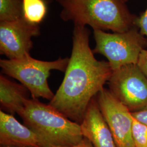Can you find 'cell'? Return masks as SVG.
Returning a JSON list of instances; mask_svg holds the SVG:
<instances>
[{
  "mask_svg": "<svg viewBox=\"0 0 147 147\" xmlns=\"http://www.w3.org/2000/svg\"><path fill=\"white\" fill-rule=\"evenodd\" d=\"M93 34L96 43L93 53L105 56L113 71L126 65L137 64L147 45V38L134 27L112 33L95 30Z\"/></svg>",
  "mask_w": 147,
  "mask_h": 147,
  "instance_id": "5b68a950",
  "label": "cell"
},
{
  "mask_svg": "<svg viewBox=\"0 0 147 147\" xmlns=\"http://www.w3.org/2000/svg\"><path fill=\"white\" fill-rule=\"evenodd\" d=\"M69 58H59L53 61H44L32 58L30 55L15 59H1L2 73L16 79L26 87L32 98L52 100L54 94L47 82L50 71L65 72Z\"/></svg>",
  "mask_w": 147,
  "mask_h": 147,
  "instance_id": "277c9868",
  "label": "cell"
},
{
  "mask_svg": "<svg viewBox=\"0 0 147 147\" xmlns=\"http://www.w3.org/2000/svg\"><path fill=\"white\" fill-rule=\"evenodd\" d=\"M48 147H94L89 141L84 138V140L78 144L72 146H50Z\"/></svg>",
  "mask_w": 147,
  "mask_h": 147,
  "instance_id": "ac0fdd59",
  "label": "cell"
},
{
  "mask_svg": "<svg viewBox=\"0 0 147 147\" xmlns=\"http://www.w3.org/2000/svg\"><path fill=\"white\" fill-rule=\"evenodd\" d=\"M40 34L39 27L24 18L0 22V53L8 59L22 58L33 47L32 38Z\"/></svg>",
  "mask_w": 147,
  "mask_h": 147,
  "instance_id": "ba28073f",
  "label": "cell"
},
{
  "mask_svg": "<svg viewBox=\"0 0 147 147\" xmlns=\"http://www.w3.org/2000/svg\"><path fill=\"white\" fill-rule=\"evenodd\" d=\"M121 1H123V2H124V3H125V2H126V1H127V0H121Z\"/></svg>",
  "mask_w": 147,
  "mask_h": 147,
  "instance_id": "44dd1931",
  "label": "cell"
},
{
  "mask_svg": "<svg viewBox=\"0 0 147 147\" xmlns=\"http://www.w3.org/2000/svg\"><path fill=\"white\" fill-rule=\"evenodd\" d=\"M62 7L61 16L75 26L123 32L135 25L136 17L121 0H57Z\"/></svg>",
  "mask_w": 147,
  "mask_h": 147,
  "instance_id": "7a4b0ae2",
  "label": "cell"
},
{
  "mask_svg": "<svg viewBox=\"0 0 147 147\" xmlns=\"http://www.w3.org/2000/svg\"><path fill=\"white\" fill-rule=\"evenodd\" d=\"M22 18V0H0V21H16Z\"/></svg>",
  "mask_w": 147,
  "mask_h": 147,
  "instance_id": "4fadbf2b",
  "label": "cell"
},
{
  "mask_svg": "<svg viewBox=\"0 0 147 147\" xmlns=\"http://www.w3.org/2000/svg\"><path fill=\"white\" fill-rule=\"evenodd\" d=\"M109 90L131 112L147 107V78L137 64L113 71L108 81Z\"/></svg>",
  "mask_w": 147,
  "mask_h": 147,
  "instance_id": "8992f818",
  "label": "cell"
},
{
  "mask_svg": "<svg viewBox=\"0 0 147 147\" xmlns=\"http://www.w3.org/2000/svg\"><path fill=\"white\" fill-rule=\"evenodd\" d=\"M135 25L138 27L140 33L147 39V7L141 16L136 18Z\"/></svg>",
  "mask_w": 147,
  "mask_h": 147,
  "instance_id": "9a60e30c",
  "label": "cell"
},
{
  "mask_svg": "<svg viewBox=\"0 0 147 147\" xmlns=\"http://www.w3.org/2000/svg\"><path fill=\"white\" fill-rule=\"evenodd\" d=\"M131 114L137 121L147 125V107L141 110L131 112Z\"/></svg>",
  "mask_w": 147,
  "mask_h": 147,
  "instance_id": "e0dca14e",
  "label": "cell"
},
{
  "mask_svg": "<svg viewBox=\"0 0 147 147\" xmlns=\"http://www.w3.org/2000/svg\"><path fill=\"white\" fill-rule=\"evenodd\" d=\"M1 147H13V146H1Z\"/></svg>",
  "mask_w": 147,
  "mask_h": 147,
  "instance_id": "ffe728a7",
  "label": "cell"
},
{
  "mask_svg": "<svg viewBox=\"0 0 147 147\" xmlns=\"http://www.w3.org/2000/svg\"><path fill=\"white\" fill-rule=\"evenodd\" d=\"M24 18L29 22L38 25L45 18L47 7L44 0H22Z\"/></svg>",
  "mask_w": 147,
  "mask_h": 147,
  "instance_id": "7c38bea8",
  "label": "cell"
},
{
  "mask_svg": "<svg viewBox=\"0 0 147 147\" xmlns=\"http://www.w3.org/2000/svg\"><path fill=\"white\" fill-rule=\"evenodd\" d=\"M97 95L100 110L112 132L117 147H135L131 112L109 89L104 88Z\"/></svg>",
  "mask_w": 147,
  "mask_h": 147,
  "instance_id": "52a82bcc",
  "label": "cell"
},
{
  "mask_svg": "<svg viewBox=\"0 0 147 147\" xmlns=\"http://www.w3.org/2000/svg\"><path fill=\"white\" fill-rule=\"evenodd\" d=\"M45 2H47L48 3H49V2H50L52 0H44Z\"/></svg>",
  "mask_w": 147,
  "mask_h": 147,
  "instance_id": "d6986e66",
  "label": "cell"
},
{
  "mask_svg": "<svg viewBox=\"0 0 147 147\" xmlns=\"http://www.w3.org/2000/svg\"><path fill=\"white\" fill-rule=\"evenodd\" d=\"M0 144L16 147H47L36 132L13 115L0 111Z\"/></svg>",
  "mask_w": 147,
  "mask_h": 147,
  "instance_id": "9c48e42d",
  "label": "cell"
},
{
  "mask_svg": "<svg viewBox=\"0 0 147 147\" xmlns=\"http://www.w3.org/2000/svg\"><path fill=\"white\" fill-rule=\"evenodd\" d=\"M132 131L135 147H147V125L133 117Z\"/></svg>",
  "mask_w": 147,
  "mask_h": 147,
  "instance_id": "5bb4252c",
  "label": "cell"
},
{
  "mask_svg": "<svg viewBox=\"0 0 147 147\" xmlns=\"http://www.w3.org/2000/svg\"><path fill=\"white\" fill-rule=\"evenodd\" d=\"M80 126L83 136L93 147H117L95 97L90 102Z\"/></svg>",
  "mask_w": 147,
  "mask_h": 147,
  "instance_id": "30bf717a",
  "label": "cell"
},
{
  "mask_svg": "<svg viewBox=\"0 0 147 147\" xmlns=\"http://www.w3.org/2000/svg\"><path fill=\"white\" fill-rule=\"evenodd\" d=\"M89 46V31L75 26L73 47L63 81L49 105L80 124L90 102L104 89L113 70L108 62L98 61Z\"/></svg>",
  "mask_w": 147,
  "mask_h": 147,
  "instance_id": "6da1fadb",
  "label": "cell"
},
{
  "mask_svg": "<svg viewBox=\"0 0 147 147\" xmlns=\"http://www.w3.org/2000/svg\"><path fill=\"white\" fill-rule=\"evenodd\" d=\"M18 115L25 125L36 132L47 147L72 146L84 140L80 124L37 99L27 100Z\"/></svg>",
  "mask_w": 147,
  "mask_h": 147,
  "instance_id": "3957f363",
  "label": "cell"
},
{
  "mask_svg": "<svg viewBox=\"0 0 147 147\" xmlns=\"http://www.w3.org/2000/svg\"><path fill=\"white\" fill-rule=\"evenodd\" d=\"M137 65L147 78V50L146 49L142 50Z\"/></svg>",
  "mask_w": 147,
  "mask_h": 147,
  "instance_id": "2e32d148",
  "label": "cell"
},
{
  "mask_svg": "<svg viewBox=\"0 0 147 147\" xmlns=\"http://www.w3.org/2000/svg\"><path fill=\"white\" fill-rule=\"evenodd\" d=\"M30 91L21 84L14 82L3 75H0V105L1 111L13 115H19L29 99Z\"/></svg>",
  "mask_w": 147,
  "mask_h": 147,
  "instance_id": "8fae6325",
  "label": "cell"
}]
</instances>
